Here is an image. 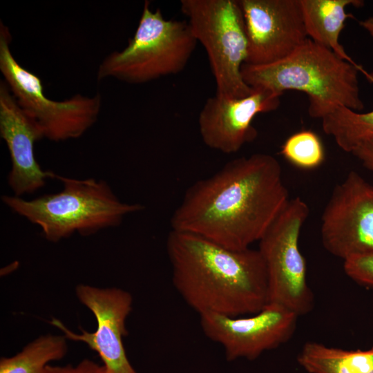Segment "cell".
<instances>
[{"label": "cell", "mask_w": 373, "mask_h": 373, "mask_svg": "<svg viewBox=\"0 0 373 373\" xmlns=\"http://www.w3.org/2000/svg\"><path fill=\"white\" fill-rule=\"evenodd\" d=\"M298 316L285 307L268 303L247 316L215 314L200 316L204 334L224 350L226 358L254 360L287 343L294 335Z\"/></svg>", "instance_id": "cell-10"}, {"label": "cell", "mask_w": 373, "mask_h": 373, "mask_svg": "<svg viewBox=\"0 0 373 373\" xmlns=\"http://www.w3.org/2000/svg\"><path fill=\"white\" fill-rule=\"evenodd\" d=\"M76 295L89 309L97 321V329L82 334L74 333L59 320L50 323L59 328L67 339L82 341L95 351L108 373H137L128 361L122 338L126 336V321L132 310L131 294L119 288H99L88 285L77 286Z\"/></svg>", "instance_id": "cell-11"}, {"label": "cell", "mask_w": 373, "mask_h": 373, "mask_svg": "<svg viewBox=\"0 0 373 373\" xmlns=\"http://www.w3.org/2000/svg\"><path fill=\"white\" fill-rule=\"evenodd\" d=\"M350 153L356 157L365 167L373 171V136L361 140Z\"/></svg>", "instance_id": "cell-22"}, {"label": "cell", "mask_w": 373, "mask_h": 373, "mask_svg": "<svg viewBox=\"0 0 373 373\" xmlns=\"http://www.w3.org/2000/svg\"><path fill=\"white\" fill-rule=\"evenodd\" d=\"M11 41L9 28L1 21L0 71L18 104L37 124L44 138L59 142L80 137L98 119L100 94H76L62 101L49 99L41 79L13 56Z\"/></svg>", "instance_id": "cell-7"}, {"label": "cell", "mask_w": 373, "mask_h": 373, "mask_svg": "<svg viewBox=\"0 0 373 373\" xmlns=\"http://www.w3.org/2000/svg\"><path fill=\"white\" fill-rule=\"evenodd\" d=\"M365 77L373 83V75ZM325 133L332 136L344 151L351 153L365 138L373 136V111L360 113L345 106H338L321 119Z\"/></svg>", "instance_id": "cell-18"}, {"label": "cell", "mask_w": 373, "mask_h": 373, "mask_svg": "<svg viewBox=\"0 0 373 373\" xmlns=\"http://www.w3.org/2000/svg\"><path fill=\"white\" fill-rule=\"evenodd\" d=\"M297 361L308 373H373V347L366 350H345L308 341Z\"/></svg>", "instance_id": "cell-16"}, {"label": "cell", "mask_w": 373, "mask_h": 373, "mask_svg": "<svg viewBox=\"0 0 373 373\" xmlns=\"http://www.w3.org/2000/svg\"><path fill=\"white\" fill-rule=\"evenodd\" d=\"M193 35L204 48L216 84V94L242 98L254 89L243 80L247 57L245 20L238 0H181Z\"/></svg>", "instance_id": "cell-6"}, {"label": "cell", "mask_w": 373, "mask_h": 373, "mask_svg": "<svg viewBox=\"0 0 373 373\" xmlns=\"http://www.w3.org/2000/svg\"><path fill=\"white\" fill-rule=\"evenodd\" d=\"M309 214V208L301 198L290 199L258 241L267 271L268 303L281 305L298 316L310 312L314 305L298 245Z\"/></svg>", "instance_id": "cell-8"}, {"label": "cell", "mask_w": 373, "mask_h": 373, "mask_svg": "<svg viewBox=\"0 0 373 373\" xmlns=\"http://www.w3.org/2000/svg\"><path fill=\"white\" fill-rule=\"evenodd\" d=\"M188 21L166 19L146 1L133 37L120 51L101 62L97 79L113 77L128 84L146 83L175 75L186 67L197 44Z\"/></svg>", "instance_id": "cell-5"}, {"label": "cell", "mask_w": 373, "mask_h": 373, "mask_svg": "<svg viewBox=\"0 0 373 373\" xmlns=\"http://www.w3.org/2000/svg\"><path fill=\"white\" fill-rule=\"evenodd\" d=\"M280 153L294 165L305 169L318 166L325 157L321 140L315 133L308 130L289 137L283 144Z\"/></svg>", "instance_id": "cell-19"}, {"label": "cell", "mask_w": 373, "mask_h": 373, "mask_svg": "<svg viewBox=\"0 0 373 373\" xmlns=\"http://www.w3.org/2000/svg\"><path fill=\"white\" fill-rule=\"evenodd\" d=\"M42 373H108L104 365H99L89 359L84 358L77 365L67 364L64 366L48 364Z\"/></svg>", "instance_id": "cell-21"}, {"label": "cell", "mask_w": 373, "mask_h": 373, "mask_svg": "<svg viewBox=\"0 0 373 373\" xmlns=\"http://www.w3.org/2000/svg\"><path fill=\"white\" fill-rule=\"evenodd\" d=\"M280 97L266 90L254 89L251 95L242 98L218 94L209 97L198 117L203 142L225 154L236 153L256 137L257 131L252 126L255 116L276 110Z\"/></svg>", "instance_id": "cell-13"}, {"label": "cell", "mask_w": 373, "mask_h": 373, "mask_svg": "<svg viewBox=\"0 0 373 373\" xmlns=\"http://www.w3.org/2000/svg\"><path fill=\"white\" fill-rule=\"evenodd\" d=\"M303 19L308 38L332 51L341 59L358 65L345 52L339 42L341 32L350 13L349 6L361 7V0H300Z\"/></svg>", "instance_id": "cell-15"}, {"label": "cell", "mask_w": 373, "mask_h": 373, "mask_svg": "<svg viewBox=\"0 0 373 373\" xmlns=\"http://www.w3.org/2000/svg\"><path fill=\"white\" fill-rule=\"evenodd\" d=\"M289 200L276 158L266 153L240 157L187 189L171 218V230L233 250L249 249Z\"/></svg>", "instance_id": "cell-1"}, {"label": "cell", "mask_w": 373, "mask_h": 373, "mask_svg": "<svg viewBox=\"0 0 373 373\" xmlns=\"http://www.w3.org/2000/svg\"><path fill=\"white\" fill-rule=\"evenodd\" d=\"M359 25L365 30L373 39V17H370L360 21Z\"/></svg>", "instance_id": "cell-23"}, {"label": "cell", "mask_w": 373, "mask_h": 373, "mask_svg": "<svg viewBox=\"0 0 373 373\" xmlns=\"http://www.w3.org/2000/svg\"><path fill=\"white\" fill-rule=\"evenodd\" d=\"M0 135L12 162L8 183L15 195L33 193L47 179H54L55 173L44 171L35 156V144L44 138L41 130L20 107L4 80L0 82Z\"/></svg>", "instance_id": "cell-14"}, {"label": "cell", "mask_w": 373, "mask_h": 373, "mask_svg": "<svg viewBox=\"0 0 373 373\" xmlns=\"http://www.w3.org/2000/svg\"><path fill=\"white\" fill-rule=\"evenodd\" d=\"M62 184L58 193L31 200L16 195H3L10 209L39 226L44 238L59 242L75 233L90 236L119 226L125 216L140 211L144 207L121 201L104 180L75 179L55 173Z\"/></svg>", "instance_id": "cell-4"}, {"label": "cell", "mask_w": 373, "mask_h": 373, "mask_svg": "<svg viewBox=\"0 0 373 373\" xmlns=\"http://www.w3.org/2000/svg\"><path fill=\"white\" fill-rule=\"evenodd\" d=\"M66 340L64 335L39 336L15 355L1 358L0 373H42L50 362L66 356Z\"/></svg>", "instance_id": "cell-17"}, {"label": "cell", "mask_w": 373, "mask_h": 373, "mask_svg": "<svg viewBox=\"0 0 373 373\" xmlns=\"http://www.w3.org/2000/svg\"><path fill=\"white\" fill-rule=\"evenodd\" d=\"M166 252L174 287L199 316H248L269 302L266 267L258 249L233 250L171 230Z\"/></svg>", "instance_id": "cell-2"}, {"label": "cell", "mask_w": 373, "mask_h": 373, "mask_svg": "<svg viewBox=\"0 0 373 373\" xmlns=\"http://www.w3.org/2000/svg\"><path fill=\"white\" fill-rule=\"evenodd\" d=\"M358 72L367 73L309 38L280 61L265 65L243 64L241 68L244 82L254 89L280 96L288 90L306 93L309 115L321 119L338 106L356 112L363 109Z\"/></svg>", "instance_id": "cell-3"}, {"label": "cell", "mask_w": 373, "mask_h": 373, "mask_svg": "<svg viewBox=\"0 0 373 373\" xmlns=\"http://www.w3.org/2000/svg\"><path fill=\"white\" fill-rule=\"evenodd\" d=\"M343 269L346 275L357 283L373 287V251L348 256L343 260Z\"/></svg>", "instance_id": "cell-20"}, {"label": "cell", "mask_w": 373, "mask_h": 373, "mask_svg": "<svg viewBox=\"0 0 373 373\" xmlns=\"http://www.w3.org/2000/svg\"><path fill=\"white\" fill-rule=\"evenodd\" d=\"M324 248L343 260L373 251V184L350 171L334 189L321 217Z\"/></svg>", "instance_id": "cell-9"}, {"label": "cell", "mask_w": 373, "mask_h": 373, "mask_svg": "<svg viewBox=\"0 0 373 373\" xmlns=\"http://www.w3.org/2000/svg\"><path fill=\"white\" fill-rule=\"evenodd\" d=\"M247 38L245 64L280 61L308 38L300 0H238Z\"/></svg>", "instance_id": "cell-12"}]
</instances>
